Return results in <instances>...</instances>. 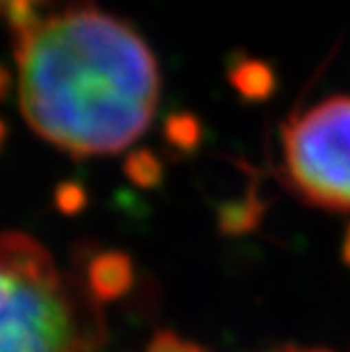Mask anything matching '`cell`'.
<instances>
[{
    "label": "cell",
    "mask_w": 350,
    "mask_h": 352,
    "mask_svg": "<svg viewBox=\"0 0 350 352\" xmlns=\"http://www.w3.org/2000/svg\"><path fill=\"white\" fill-rule=\"evenodd\" d=\"M305 352H325V350H305Z\"/></svg>",
    "instance_id": "obj_6"
},
{
    "label": "cell",
    "mask_w": 350,
    "mask_h": 352,
    "mask_svg": "<svg viewBox=\"0 0 350 352\" xmlns=\"http://www.w3.org/2000/svg\"><path fill=\"white\" fill-rule=\"evenodd\" d=\"M43 0H3L5 5V14L10 19L12 30L19 32L21 28H25L30 21L36 19V7H39Z\"/></svg>",
    "instance_id": "obj_4"
},
{
    "label": "cell",
    "mask_w": 350,
    "mask_h": 352,
    "mask_svg": "<svg viewBox=\"0 0 350 352\" xmlns=\"http://www.w3.org/2000/svg\"><path fill=\"white\" fill-rule=\"evenodd\" d=\"M0 352H82L85 334L69 282L23 232L0 243Z\"/></svg>",
    "instance_id": "obj_2"
},
{
    "label": "cell",
    "mask_w": 350,
    "mask_h": 352,
    "mask_svg": "<svg viewBox=\"0 0 350 352\" xmlns=\"http://www.w3.org/2000/svg\"><path fill=\"white\" fill-rule=\"evenodd\" d=\"M275 352H305V350H298V348H282V350H275Z\"/></svg>",
    "instance_id": "obj_5"
},
{
    "label": "cell",
    "mask_w": 350,
    "mask_h": 352,
    "mask_svg": "<svg viewBox=\"0 0 350 352\" xmlns=\"http://www.w3.org/2000/svg\"><path fill=\"white\" fill-rule=\"evenodd\" d=\"M14 34L19 107L41 139L91 157L121 153L148 130L160 100V71L128 23L76 3Z\"/></svg>",
    "instance_id": "obj_1"
},
{
    "label": "cell",
    "mask_w": 350,
    "mask_h": 352,
    "mask_svg": "<svg viewBox=\"0 0 350 352\" xmlns=\"http://www.w3.org/2000/svg\"><path fill=\"white\" fill-rule=\"evenodd\" d=\"M282 160L305 200L350 212V96H334L294 116L282 130Z\"/></svg>",
    "instance_id": "obj_3"
}]
</instances>
